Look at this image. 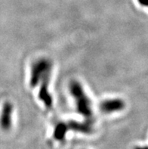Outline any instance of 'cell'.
<instances>
[{
  "label": "cell",
  "mask_w": 148,
  "mask_h": 149,
  "mask_svg": "<svg viewBox=\"0 0 148 149\" xmlns=\"http://www.w3.org/2000/svg\"><path fill=\"white\" fill-rule=\"evenodd\" d=\"M135 149H148V146H141V147H136Z\"/></svg>",
  "instance_id": "9c48e42d"
},
{
  "label": "cell",
  "mask_w": 148,
  "mask_h": 149,
  "mask_svg": "<svg viewBox=\"0 0 148 149\" xmlns=\"http://www.w3.org/2000/svg\"><path fill=\"white\" fill-rule=\"evenodd\" d=\"M12 113L13 106L10 102H6L2 107L1 117H0V127L2 130H9L12 125Z\"/></svg>",
  "instance_id": "3957f363"
},
{
  "label": "cell",
  "mask_w": 148,
  "mask_h": 149,
  "mask_svg": "<svg viewBox=\"0 0 148 149\" xmlns=\"http://www.w3.org/2000/svg\"><path fill=\"white\" fill-rule=\"evenodd\" d=\"M139 3L145 6H148V0H138Z\"/></svg>",
  "instance_id": "ba28073f"
},
{
  "label": "cell",
  "mask_w": 148,
  "mask_h": 149,
  "mask_svg": "<svg viewBox=\"0 0 148 149\" xmlns=\"http://www.w3.org/2000/svg\"><path fill=\"white\" fill-rule=\"evenodd\" d=\"M50 77L51 75L46 76L40 81L41 85H40V93H39V98H40V99L42 102H43L45 105L49 108H51L53 102L52 98H51V95L49 93V90Z\"/></svg>",
  "instance_id": "5b68a950"
},
{
  "label": "cell",
  "mask_w": 148,
  "mask_h": 149,
  "mask_svg": "<svg viewBox=\"0 0 148 149\" xmlns=\"http://www.w3.org/2000/svg\"><path fill=\"white\" fill-rule=\"evenodd\" d=\"M125 108V103L122 99L113 98L101 102L100 108L104 113H114L122 111Z\"/></svg>",
  "instance_id": "277c9868"
},
{
  "label": "cell",
  "mask_w": 148,
  "mask_h": 149,
  "mask_svg": "<svg viewBox=\"0 0 148 149\" xmlns=\"http://www.w3.org/2000/svg\"><path fill=\"white\" fill-rule=\"evenodd\" d=\"M69 130L67 123H58L55 127L54 130V138L57 141H63L65 139L67 132Z\"/></svg>",
  "instance_id": "52a82bcc"
},
{
  "label": "cell",
  "mask_w": 148,
  "mask_h": 149,
  "mask_svg": "<svg viewBox=\"0 0 148 149\" xmlns=\"http://www.w3.org/2000/svg\"><path fill=\"white\" fill-rule=\"evenodd\" d=\"M52 63L46 58H40L33 64L31 68L30 85L35 87L45 77L51 74Z\"/></svg>",
  "instance_id": "7a4b0ae2"
},
{
  "label": "cell",
  "mask_w": 148,
  "mask_h": 149,
  "mask_svg": "<svg viewBox=\"0 0 148 149\" xmlns=\"http://www.w3.org/2000/svg\"><path fill=\"white\" fill-rule=\"evenodd\" d=\"M69 93L75 99L77 111L88 120H92L93 111L92 102L81 83L76 80H72L69 83Z\"/></svg>",
  "instance_id": "6da1fadb"
},
{
  "label": "cell",
  "mask_w": 148,
  "mask_h": 149,
  "mask_svg": "<svg viewBox=\"0 0 148 149\" xmlns=\"http://www.w3.org/2000/svg\"><path fill=\"white\" fill-rule=\"evenodd\" d=\"M69 130L75 131V132H81L84 134H90L92 133L93 128H92V120H86L85 122H79V121H69L67 123Z\"/></svg>",
  "instance_id": "8992f818"
}]
</instances>
